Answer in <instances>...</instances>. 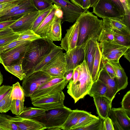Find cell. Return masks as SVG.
Returning <instances> with one entry per match:
<instances>
[{
	"label": "cell",
	"mask_w": 130,
	"mask_h": 130,
	"mask_svg": "<svg viewBox=\"0 0 130 130\" xmlns=\"http://www.w3.org/2000/svg\"><path fill=\"white\" fill-rule=\"evenodd\" d=\"M20 0H0V4L7 3H13Z\"/></svg>",
	"instance_id": "94428289"
},
{
	"label": "cell",
	"mask_w": 130,
	"mask_h": 130,
	"mask_svg": "<svg viewBox=\"0 0 130 130\" xmlns=\"http://www.w3.org/2000/svg\"><path fill=\"white\" fill-rule=\"evenodd\" d=\"M69 82L64 77H55L41 86L30 97L32 101L39 98L62 91Z\"/></svg>",
	"instance_id": "8992f818"
},
{
	"label": "cell",
	"mask_w": 130,
	"mask_h": 130,
	"mask_svg": "<svg viewBox=\"0 0 130 130\" xmlns=\"http://www.w3.org/2000/svg\"><path fill=\"white\" fill-rule=\"evenodd\" d=\"M0 130H1L0 128Z\"/></svg>",
	"instance_id": "03108f58"
},
{
	"label": "cell",
	"mask_w": 130,
	"mask_h": 130,
	"mask_svg": "<svg viewBox=\"0 0 130 130\" xmlns=\"http://www.w3.org/2000/svg\"><path fill=\"white\" fill-rule=\"evenodd\" d=\"M19 36V34L13 32L0 37V47L17 40Z\"/></svg>",
	"instance_id": "b9f144b4"
},
{
	"label": "cell",
	"mask_w": 130,
	"mask_h": 130,
	"mask_svg": "<svg viewBox=\"0 0 130 130\" xmlns=\"http://www.w3.org/2000/svg\"><path fill=\"white\" fill-rule=\"evenodd\" d=\"M110 30L113 36L115 42L122 45L130 46V34Z\"/></svg>",
	"instance_id": "4dcf8cb0"
},
{
	"label": "cell",
	"mask_w": 130,
	"mask_h": 130,
	"mask_svg": "<svg viewBox=\"0 0 130 130\" xmlns=\"http://www.w3.org/2000/svg\"><path fill=\"white\" fill-rule=\"evenodd\" d=\"M46 110L39 107L25 106L22 112L18 116L24 118L32 119L44 114Z\"/></svg>",
	"instance_id": "f546056e"
},
{
	"label": "cell",
	"mask_w": 130,
	"mask_h": 130,
	"mask_svg": "<svg viewBox=\"0 0 130 130\" xmlns=\"http://www.w3.org/2000/svg\"><path fill=\"white\" fill-rule=\"evenodd\" d=\"M77 66L79 71L78 76L75 79H71L67 87V92L75 103L87 94L93 82L85 59Z\"/></svg>",
	"instance_id": "3957f363"
},
{
	"label": "cell",
	"mask_w": 130,
	"mask_h": 130,
	"mask_svg": "<svg viewBox=\"0 0 130 130\" xmlns=\"http://www.w3.org/2000/svg\"><path fill=\"white\" fill-rule=\"evenodd\" d=\"M12 86L3 85L0 86V102L12 90Z\"/></svg>",
	"instance_id": "c3c4849f"
},
{
	"label": "cell",
	"mask_w": 130,
	"mask_h": 130,
	"mask_svg": "<svg viewBox=\"0 0 130 130\" xmlns=\"http://www.w3.org/2000/svg\"><path fill=\"white\" fill-rule=\"evenodd\" d=\"M102 57L99 42H97L91 73L93 82L98 78V74L102 65Z\"/></svg>",
	"instance_id": "f1b7e54d"
},
{
	"label": "cell",
	"mask_w": 130,
	"mask_h": 130,
	"mask_svg": "<svg viewBox=\"0 0 130 130\" xmlns=\"http://www.w3.org/2000/svg\"><path fill=\"white\" fill-rule=\"evenodd\" d=\"M103 120L99 117L87 125L78 128L75 130H102Z\"/></svg>",
	"instance_id": "8d00e7d4"
},
{
	"label": "cell",
	"mask_w": 130,
	"mask_h": 130,
	"mask_svg": "<svg viewBox=\"0 0 130 130\" xmlns=\"http://www.w3.org/2000/svg\"><path fill=\"white\" fill-rule=\"evenodd\" d=\"M102 130H115L112 121L109 117L103 120Z\"/></svg>",
	"instance_id": "bcb514c9"
},
{
	"label": "cell",
	"mask_w": 130,
	"mask_h": 130,
	"mask_svg": "<svg viewBox=\"0 0 130 130\" xmlns=\"http://www.w3.org/2000/svg\"><path fill=\"white\" fill-rule=\"evenodd\" d=\"M121 108L130 116V90H129L124 96L121 102Z\"/></svg>",
	"instance_id": "ee69618b"
},
{
	"label": "cell",
	"mask_w": 130,
	"mask_h": 130,
	"mask_svg": "<svg viewBox=\"0 0 130 130\" xmlns=\"http://www.w3.org/2000/svg\"><path fill=\"white\" fill-rule=\"evenodd\" d=\"M63 49L59 46L56 45L54 47L41 61L32 69L28 76L34 73L40 71L42 68L55 57L61 52H63Z\"/></svg>",
	"instance_id": "4316f807"
},
{
	"label": "cell",
	"mask_w": 130,
	"mask_h": 130,
	"mask_svg": "<svg viewBox=\"0 0 130 130\" xmlns=\"http://www.w3.org/2000/svg\"><path fill=\"white\" fill-rule=\"evenodd\" d=\"M93 7L92 13L102 19H121L124 15L111 0H98Z\"/></svg>",
	"instance_id": "5b68a950"
},
{
	"label": "cell",
	"mask_w": 130,
	"mask_h": 130,
	"mask_svg": "<svg viewBox=\"0 0 130 130\" xmlns=\"http://www.w3.org/2000/svg\"><path fill=\"white\" fill-rule=\"evenodd\" d=\"M98 0H90V7H93Z\"/></svg>",
	"instance_id": "6125c7cd"
},
{
	"label": "cell",
	"mask_w": 130,
	"mask_h": 130,
	"mask_svg": "<svg viewBox=\"0 0 130 130\" xmlns=\"http://www.w3.org/2000/svg\"><path fill=\"white\" fill-rule=\"evenodd\" d=\"M102 63L104 67L110 76L113 78H116L115 74L112 67L102 59Z\"/></svg>",
	"instance_id": "7dc6e473"
},
{
	"label": "cell",
	"mask_w": 130,
	"mask_h": 130,
	"mask_svg": "<svg viewBox=\"0 0 130 130\" xmlns=\"http://www.w3.org/2000/svg\"><path fill=\"white\" fill-rule=\"evenodd\" d=\"M16 21L8 19L6 21H0V30L9 27Z\"/></svg>",
	"instance_id": "f907efd6"
},
{
	"label": "cell",
	"mask_w": 130,
	"mask_h": 130,
	"mask_svg": "<svg viewBox=\"0 0 130 130\" xmlns=\"http://www.w3.org/2000/svg\"><path fill=\"white\" fill-rule=\"evenodd\" d=\"M5 70L14 75L21 80H22L26 75L23 70L22 63L15 64L10 66L4 67Z\"/></svg>",
	"instance_id": "d6a6232c"
},
{
	"label": "cell",
	"mask_w": 130,
	"mask_h": 130,
	"mask_svg": "<svg viewBox=\"0 0 130 130\" xmlns=\"http://www.w3.org/2000/svg\"><path fill=\"white\" fill-rule=\"evenodd\" d=\"M109 117L111 119L115 130H130V118L121 108H111Z\"/></svg>",
	"instance_id": "7c38bea8"
},
{
	"label": "cell",
	"mask_w": 130,
	"mask_h": 130,
	"mask_svg": "<svg viewBox=\"0 0 130 130\" xmlns=\"http://www.w3.org/2000/svg\"><path fill=\"white\" fill-rule=\"evenodd\" d=\"M99 79L106 85L107 91L105 96L112 102L118 92V88L116 78L111 77L107 72L102 65L98 77Z\"/></svg>",
	"instance_id": "2e32d148"
},
{
	"label": "cell",
	"mask_w": 130,
	"mask_h": 130,
	"mask_svg": "<svg viewBox=\"0 0 130 130\" xmlns=\"http://www.w3.org/2000/svg\"><path fill=\"white\" fill-rule=\"evenodd\" d=\"M72 111L70 108L64 106L46 110L44 114L32 119L42 123L48 130L55 127L61 128Z\"/></svg>",
	"instance_id": "277c9868"
},
{
	"label": "cell",
	"mask_w": 130,
	"mask_h": 130,
	"mask_svg": "<svg viewBox=\"0 0 130 130\" xmlns=\"http://www.w3.org/2000/svg\"><path fill=\"white\" fill-rule=\"evenodd\" d=\"M64 53L67 64L66 71L74 70L85 59L84 44L77 46L74 48Z\"/></svg>",
	"instance_id": "9a60e30c"
},
{
	"label": "cell",
	"mask_w": 130,
	"mask_h": 130,
	"mask_svg": "<svg viewBox=\"0 0 130 130\" xmlns=\"http://www.w3.org/2000/svg\"><path fill=\"white\" fill-rule=\"evenodd\" d=\"M121 19H103V27L110 30L130 34V30Z\"/></svg>",
	"instance_id": "7402d4cb"
},
{
	"label": "cell",
	"mask_w": 130,
	"mask_h": 130,
	"mask_svg": "<svg viewBox=\"0 0 130 130\" xmlns=\"http://www.w3.org/2000/svg\"><path fill=\"white\" fill-rule=\"evenodd\" d=\"M98 41L90 39L84 43L85 59L89 71L91 73L93 61Z\"/></svg>",
	"instance_id": "cb8c5ba5"
},
{
	"label": "cell",
	"mask_w": 130,
	"mask_h": 130,
	"mask_svg": "<svg viewBox=\"0 0 130 130\" xmlns=\"http://www.w3.org/2000/svg\"><path fill=\"white\" fill-rule=\"evenodd\" d=\"M105 61L110 64L114 69L118 85V91L126 88L128 85V77L120 64L119 61Z\"/></svg>",
	"instance_id": "44dd1931"
},
{
	"label": "cell",
	"mask_w": 130,
	"mask_h": 130,
	"mask_svg": "<svg viewBox=\"0 0 130 130\" xmlns=\"http://www.w3.org/2000/svg\"><path fill=\"white\" fill-rule=\"evenodd\" d=\"M107 89L106 85L97 79L93 82L87 94L93 98L100 96H105Z\"/></svg>",
	"instance_id": "83f0119b"
},
{
	"label": "cell",
	"mask_w": 130,
	"mask_h": 130,
	"mask_svg": "<svg viewBox=\"0 0 130 130\" xmlns=\"http://www.w3.org/2000/svg\"><path fill=\"white\" fill-rule=\"evenodd\" d=\"M117 6L121 12L124 15L125 11L124 8L119 0H111Z\"/></svg>",
	"instance_id": "9f6ffc18"
},
{
	"label": "cell",
	"mask_w": 130,
	"mask_h": 130,
	"mask_svg": "<svg viewBox=\"0 0 130 130\" xmlns=\"http://www.w3.org/2000/svg\"><path fill=\"white\" fill-rule=\"evenodd\" d=\"M40 38L32 30L29 29L19 34L17 40L32 41Z\"/></svg>",
	"instance_id": "ab89813d"
},
{
	"label": "cell",
	"mask_w": 130,
	"mask_h": 130,
	"mask_svg": "<svg viewBox=\"0 0 130 130\" xmlns=\"http://www.w3.org/2000/svg\"><path fill=\"white\" fill-rule=\"evenodd\" d=\"M73 3L80 7V2L81 0H70Z\"/></svg>",
	"instance_id": "91938a15"
},
{
	"label": "cell",
	"mask_w": 130,
	"mask_h": 130,
	"mask_svg": "<svg viewBox=\"0 0 130 130\" xmlns=\"http://www.w3.org/2000/svg\"><path fill=\"white\" fill-rule=\"evenodd\" d=\"M56 46L53 41L46 38H40L30 42L22 63L23 70L26 75L25 78Z\"/></svg>",
	"instance_id": "6da1fadb"
},
{
	"label": "cell",
	"mask_w": 130,
	"mask_h": 130,
	"mask_svg": "<svg viewBox=\"0 0 130 130\" xmlns=\"http://www.w3.org/2000/svg\"><path fill=\"white\" fill-rule=\"evenodd\" d=\"M99 43L102 55L106 54H121L123 55L130 48L120 45L114 41H103Z\"/></svg>",
	"instance_id": "d6986e66"
},
{
	"label": "cell",
	"mask_w": 130,
	"mask_h": 130,
	"mask_svg": "<svg viewBox=\"0 0 130 130\" xmlns=\"http://www.w3.org/2000/svg\"><path fill=\"white\" fill-rule=\"evenodd\" d=\"M124 57L126 58L129 62L130 61V51L129 48L123 55Z\"/></svg>",
	"instance_id": "680465c9"
},
{
	"label": "cell",
	"mask_w": 130,
	"mask_h": 130,
	"mask_svg": "<svg viewBox=\"0 0 130 130\" xmlns=\"http://www.w3.org/2000/svg\"><path fill=\"white\" fill-rule=\"evenodd\" d=\"M53 5L48 14L34 31L41 38H46L47 33L50 29L55 17L62 12L59 7L54 4Z\"/></svg>",
	"instance_id": "e0dca14e"
},
{
	"label": "cell",
	"mask_w": 130,
	"mask_h": 130,
	"mask_svg": "<svg viewBox=\"0 0 130 130\" xmlns=\"http://www.w3.org/2000/svg\"><path fill=\"white\" fill-rule=\"evenodd\" d=\"M13 32L9 26L8 27L0 30V37L9 34Z\"/></svg>",
	"instance_id": "11a10c76"
},
{
	"label": "cell",
	"mask_w": 130,
	"mask_h": 130,
	"mask_svg": "<svg viewBox=\"0 0 130 130\" xmlns=\"http://www.w3.org/2000/svg\"><path fill=\"white\" fill-rule=\"evenodd\" d=\"M36 10L39 11L43 10L52 5L53 3L50 0H31Z\"/></svg>",
	"instance_id": "7bdbcfd3"
},
{
	"label": "cell",
	"mask_w": 130,
	"mask_h": 130,
	"mask_svg": "<svg viewBox=\"0 0 130 130\" xmlns=\"http://www.w3.org/2000/svg\"><path fill=\"white\" fill-rule=\"evenodd\" d=\"M123 19L125 24L130 30V13L125 14L123 17Z\"/></svg>",
	"instance_id": "6f0895ef"
},
{
	"label": "cell",
	"mask_w": 130,
	"mask_h": 130,
	"mask_svg": "<svg viewBox=\"0 0 130 130\" xmlns=\"http://www.w3.org/2000/svg\"><path fill=\"white\" fill-rule=\"evenodd\" d=\"M28 41H29L15 40L6 45L0 47V53L7 52Z\"/></svg>",
	"instance_id": "f6af8a7d"
},
{
	"label": "cell",
	"mask_w": 130,
	"mask_h": 130,
	"mask_svg": "<svg viewBox=\"0 0 130 130\" xmlns=\"http://www.w3.org/2000/svg\"><path fill=\"white\" fill-rule=\"evenodd\" d=\"M76 21L79 22V28L77 46L80 45L90 39L98 41L103 28L102 20L87 10Z\"/></svg>",
	"instance_id": "7a4b0ae2"
},
{
	"label": "cell",
	"mask_w": 130,
	"mask_h": 130,
	"mask_svg": "<svg viewBox=\"0 0 130 130\" xmlns=\"http://www.w3.org/2000/svg\"><path fill=\"white\" fill-rule=\"evenodd\" d=\"M99 117H96L90 113L84 116L79 119L75 125L71 128L70 130H75L78 128L83 127Z\"/></svg>",
	"instance_id": "e575fe53"
},
{
	"label": "cell",
	"mask_w": 130,
	"mask_h": 130,
	"mask_svg": "<svg viewBox=\"0 0 130 130\" xmlns=\"http://www.w3.org/2000/svg\"><path fill=\"white\" fill-rule=\"evenodd\" d=\"M11 91L10 98L12 100L20 99L25 100L24 92L22 86L19 82L13 85Z\"/></svg>",
	"instance_id": "836d02e7"
},
{
	"label": "cell",
	"mask_w": 130,
	"mask_h": 130,
	"mask_svg": "<svg viewBox=\"0 0 130 130\" xmlns=\"http://www.w3.org/2000/svg\"><path fill=\"white\" fill-rule=\"evenodd\" d=\"M63 18L61 12L55 17L52 26L48 32L46 38L53 41H59L61 39V22Z\"/></svg>",
	"instance_id": "603a6c76"
},
{
	"label": "cell",
	"mask_w": 130,
	"mask_h": 130,
	"mask_svg": "<svg viewBox=\"0 0 130 130\" xmlns=\"http://www.w3.org/2000/svg\"><path fill=\"white\" fill-rule=\"evenodd\" d=\"M90 0H81L80 7L85 10H87L90 8Z\"/></svg>",
	"instance_id": "f5cc1de1"
},
{
	"label": "cell",
	"mask_w": 130,
	"mask_h": 130,
	"mask_svg": "<svg viewBox=\"0 0 130 130\" xmlns=\"http://www.w3.org/2000/svg\"><path fill=\"white\" fill-rule=\"evenodd\" d=\"M27 0H20L13 3H7L0 4V11L10 6L20 4Z\"/></svg>",
	"instance_id": "681fc988"
},
{
	"label": "cell",
	"mask_w": 130,
	"mask_h": 130,
	"mask_svg": "<svg viewBox=\"0 0 130 130\" xmlns=\"http://www.w3.org/2000/svg\"><path fill=\"white\" fill-rule=\"evenodd\" d=\"M96 106L97 114L103 120L109 117L112 107V103L104 96H98L93 98Z\"/></svg>",
	"instance_id": "ffe728a7"
},
{
	"label": "cell",
	"mask_w": 130,
	"mask_h": 130,
	"mask_svg": "<svg viewBox=\"0 0 130 130\" xmlns=\"http://www.w3.org/2000/svg\"><path fill=\"white\" fill-rule=\"evenodd\" d=\"M74 70H71L66 71L65 73L64 77L66 80L69 82L72 78Z\"/></svg>",
	"instance_id": "db71d44e"
},
{
	"label": "cell",
	"mask_w": 130,
	"mask_h": 130,
	"mask_svg": "<svg viewBox=\"0 0 130 130\" xmlns=\"http://www.w3.org/2000/svg\"><path fill=\"white\" fill-rule=\"evenodd\" d=\"M55 77L41 71L34 73L22 80V87L25 96L30 97L33 93L45 83Z\"/></svg>",
	"instance_id": "52a82bcc"
},
{
	"label": "cell",
	"mask_w": 130,
	"mask_h": 130,
	"mask_svg": "<svg viewBox=\"0 0 130 130\" xmlns=\"http://www.w3.org/2000/svg\"><path fill=\"white\" fill-rule=\"evenodd\" d=\"M90 113L87 111L78 109L72 110L64 124L61 126L62 129L70 130L82 116Z\"/></svg>",
	"instance_id": "d4e9b609"
},
{
	"label": "cell",
	"mask_w": 130,
	"mask_h": 130,
	"mask_svg": "<svg viewBox=\"0 0 130 130\" xmlns=\"http://www.w3.org/2000/svg\"><path fill=\"white\" fill-rule=\"evenodd\" d=\"M59 7L63 13L62 23H73L86 10L73 3L69 0H50Z\"/></svg>",
	"instance_id": "9c48e42d"
},
{
	"label": "cell",
	"mask_w": 130,
	"mask_h": 130,
	"mask_svg": "<svg viewBox=\"0 0 130 130\" xmlns=\"http://www.w3.org/2000/svg\"><path fill=\"white\" fill-rule=\"evenodd\" d=\"M7 117L16 124L20 130H43L46 129L42 123L32 119L23 118L18 116L12 117L7 115Z\"/></svg>",
	"instance_id": "ac0fdd59"
},
{
	"label": "cell",
	"mask_w": 130,
	"mask_h": 130,
	"mask_svg": "<svg viewBox=\"0 0 130 130\" xmlns=\"http://www.w3.org/2000/svg\"><path fill=\"white\" fill-rule=\"evenodd\" d=\"M53 6V5H52L46 9L39 11L38 15L33 24L31 30L34 31L39 26L48 14Z\"/></svg>",
	"instance_id": "d590c367"
},
{
	"label": "cell",
	"mask_w": 130,
	"mask_h": 130,
	"mask_svg": "<svg viewBox=\"0 0 130 130\" xmlns=\"http://www.w3.org/2000/svg\"><path fill=\"white\" fill-rule=\"evenodd\" d=\"M36 10H37L32 4L20 8L12 13L3 16L0 18V21H5L8 19L16 21L26 14Z\"/></svg>",
	"instance_id": "484cf974"
},
{
	"label": "cell",
	"mask_w": 130,
	"mask_h": 130,
	"mask_svg": "<svg viewBox=\"0 0 130 130\" xmlns=\"http://www.w3.org/2000/svg\"><path fill=\"white\" fill-rule=\"evenodd\" d=\"M79 33V23L76 21L67 30L64 37L61 40V47L66 52L75 48L77 46Z\"/></svg>",
	"instance_id": "5bb4252c"
},
{
	"label": "cell",
	"mask_w": 130,
	"mask_h": 130,
	"mask_svg": "<svg viewBox=\"0 0 130 130\" xmlns=\"http://www.w3.org/2000/svg\"><path fill=\"white\" fill-rule=\"evenodd\" d=\"M39 12L38 10L30 12L16 20L9 27L13 32L19 34L28 30H31Z\"/></svg>",
	"instance_id": "4fadbf2b"
},
{
	"label": "cell",
	"mask_w": 130,
	"mask_h": 130,
	"mask_svg": "<svg viewBox=\"0 0 130 130\" xmlns=\"http://www.w3.org/2000/svg\"><path fill=\"white\" fill-rule=\"evenodd\" d=\"M3 75L0 71V86L3 83Z\"/></svg>",
	"instance_id": "be15d7a7"
},
{
	"label": "cell",
	"mask_w": 130,
	"mask_h": 130,
	"mask_svg": "<svg viewBox=\"0 0 130 130\" xmlns=\"http://www.w3.org/2000/svg\"><path fill=\"white\" fill-rule=\"evenodd\" d=\"M129 3H130V0H127Z\"/></svg>",
	"instance_id": "e7e4bbea"
},
{
	"label": "cell",
	"mask_w": 130,
	"mask_h": 130,
	"mask_svg": "<svg viewBox=\"0 0 130 130\" xmlns=\"http://www.w3.org/2000/svg\"><path fill=\"white\" fill-rule=\"evenodd\" d=\"M114 41L113 36L111 30L103 27L99 35L98 41L101 42L103 41Z\"/></svg>",
	"instance_id": "f35d334b"
},
{
	"label": "cell",
	"mask_w": 130,
	"mask_h": 130,
	"mask_svg": "<svg viewBox=\"0 0 130 130\" xmlns=\"http://www.w3.org/2000/svg\"><path fill=\"white\" fill-rule=\"evenodd\" d=\"M119 1L124 8L125 14L130 13V3L128 2L127 0H119Z\"/></svg>",
	"instance_id": "816d5d0a"
},
{
	"label": "cell",
	"mask_w": 130,
	"mask_h": 130,
	"mask_svg": "<svg viewBox=\"0 0 130 130\" xmlns=\"http://www.w3.org/2000/svg\"><path fill=\"white\" fill-rule=\"evenodd\" d=\"M65 95L62 91L44 96L31 101L35 107L48 110L64 106Z\"/></svg>",
	"instance_id": "8fae6325"
},
{
	"label": "cell",
	"mask_w": 130,
	"mask_h": 130,
	"mask_svg": "<svg viewBox=\"0 0 130 130\" xmlns=\"http://www.w3.org/2000/svg\"><path fill=\"white\" fill-rule=\"evenodd\" d=\"M0 128L1 130H20L18 127L9 119L7 115L0 114Z\"/></svg>",
	"instance_id": "1f68e13d"
},
{
	"label": "cell",
	"mask_w": 130,
	"mask_h": 130,
	"mask_svg": "<svg viewBox=\"0 0 130 130\" xmlns=\"http://www.w3.org/2000/svg\"><path fill=\"white\" fill-rule=\"evenodd\" d=\"M67 66L64 53L62 52L45 65L40 71L51 77H63L66 71Z\"/></svg>",
	"instance_id": "30bf717a"
},
{
	"label": "cell",
	"mask_w": 130,
	"mask_h": 130,
	"mask_svg": "<svg viewBox=\"0 0 130 130\" xmlns=\"http://www.w3.org/2000/svg\"><path fill=\"white\" fill-rule=\"evenodd\" d=\"M11 90L0 102V113H6L10 109L12 101L10 97Z\"/></svg>",
	"instance_id": "60d3db41"
},
{
	"label": "cell",
	"mask_w": 130,
	"mask_h": 130,
	"mask_svg": "<svg viewBox=\"0 0 130 130\" xmlns=\"http://www.w3.org/2000/svg\"><path fill=\"white\" fill-rule=\"evenodd\" d=\"M24 101L20 99L12 100L10 110L13 114L18 116L22 112L24 107Z\"/></svg>",
	"instance_id": "74e56055"
},
{
	"label": "cell",
	"mask_w": 130,
	"mask_h": 130,
	"mask_svg": "<svg viewBox=\"0 0 130 130\" xmlns=\"http://www.w3.org/2000/svg\"><path fill=\"white\" fill-rule=\"evenodd\" d=\"M31 41H28L8 51L0 53V63L4 67L22 63L26 49Z\"/></svg>",
	"instance_id": "ba28073f"
}]
</instances>
